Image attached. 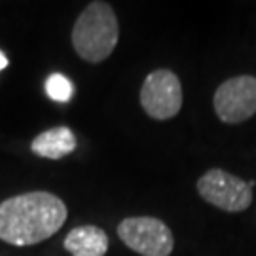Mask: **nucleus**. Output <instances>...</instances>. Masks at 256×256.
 <instances>
[{
	"label": "nucleus",
	"mask_w": 256,
	"mask_h": 256,
	"mask_svg": "<svg viewBox=\"0 0 256 256\" xmlns=\"http://www.w3.org/2000/svg\"><path fill=\"white\" fill-rule=\"evenodd\" d=\"M182 84L169 68H158L146 76L140 88V106L150 118L165 122L182 108Z\"/></svg>",
	"instance_id": "20e7f679"
},
{
	"label": "nucleus",
	"mask_w": 256,
	"mask_h": 256,
	"mask_svg": "<svg viewBox=\"0 0 256 256\" xmlns=\"http://www.w3.org/2000/svg\"><path fill=\"white\" fill-rule=\"evenodd\" d=\"M198 192L203 200L226 212H243L252 203L248 182L224 169H210L198 180Z\"/></svg>",
	"instance_id": "39448f33"
},
{
	"label": "nucleus",
	"mask_w": 256,
	"mask_h": 256,
	"mask_svg": "<svg viewBox=\"0 0 256 256\" xmlns=\"http://www.w3.org/2000/svg\"><path fill=\"white\" fill-rule=\"evenodd\" d=\"M8 64H10L8 57H6V55H4L2 52H0V70H4V68H6Z\"/></svg>",
	"instance_id": "9d476101"
},
{
	"label": "nucleus",
	"mask_w": 256,
	"mask_h": 256,
	"mask_svg": "<svg viewBox=\"0 0 256 256\" xmlns=\"http://www.w3.org/2000/svg\"><path fill=\"white\" fill-rule=\"evenodd\" d=\"M63 247L70 256H104L108 252L110 241L106 232L99 226H78L64 238Z\"/></svg>",
	"instance_id": "0eeeda50"
},
{
	"label": "nucleus",
	"mask_w": 256,
	"mask_h": 256,
	"mask_svg": "<svg viewBox=\"0 0 256 256\" xmlns=\"http://www.w3.org/2000/svg\"><path fill=\"white\" fill-rule=\"evenodd\" d=\"M78 146V138L72 129L68 128H54L40 133L30 142V150L44 160H63L64 156L72 154Z\"/></svg>",
	"instance_id": "6e6552de"
},
{
	"label": "nucleus",
	"mask_w": 256,
	"mask_h": 256,
	"mask_svg": "<svg viewBox=\"0 0 256 256\" xmlns=\"http://www.w3.org/2000/svg\"><path fill=\"white\" fill-rule=\"evenodd\" d=\"M46 92H48V95H50V99H54V101L68 102L74 95V86L66 76L55 72L48 78Z\"/></svg>",
	"instance_id": "1a4fd4ad"
},
{
	"label": "nucleus",
	"mask_w": 256,
	"mask_h": 256,
	"mask_svg": "<svg viewBox=\"0 0 256 256\" xmlns=\"http://www.w3.org/2000/svg\"><path fill=\"white\" fill-rule=\"evenodd\" d=\"M120 23L108 2L95 0L80 14L72 28L74 52L88 63H102L116 50Z\"/></svg>",
	"instance_id": "f03ea898"
},
{
	"label": "nucleus",
	"mask_w": 256,
	"mask_h": 256,
	"mask_svg": "<svg viewBox=\"0 0 256 256\" xmlns=\"http://www.w3.org/2000/svg\"><path fill=\"white\" fill-rule=\"evenodd\" d=\"M68 218L64 202L55 194L27 192L0 203V241L30 247L55 236Z\"/></svg>",
	"instance_id": "f257e3e1"
},
{
	"label": "nucleus",
	"mask_w": 256,
	"mask_h": 256,
	"mask_svg": "<svg viewBox=\"0 0 256 256\" xmlns=\"http://www.w3.org/2000/svg\"><path fill=\"white\" fill-rule=\"evenodd\" d=\"M212 104L224 124L238 126L250 120L256 114V78L243 74L220 84Z\"/></svg>",
	"instance_id": "423d86ee"
},
{
	"label": "nucleus",
	"mask_w": 256,
	"mask_h": 256,
	"mask_svg": "<svg viewBox=\"0 0 256 256\" xmlns=\"http://www.w3.org/2000/svg\"><path fill=\"white\" fill-rule=\"evenodd\" d=\"M118 238L142 256H171L174 238L164 220L154 216H129L118 226Z\"/></svg>",
	"instance_id": "7ed1b4c3"
}]
</instances>
